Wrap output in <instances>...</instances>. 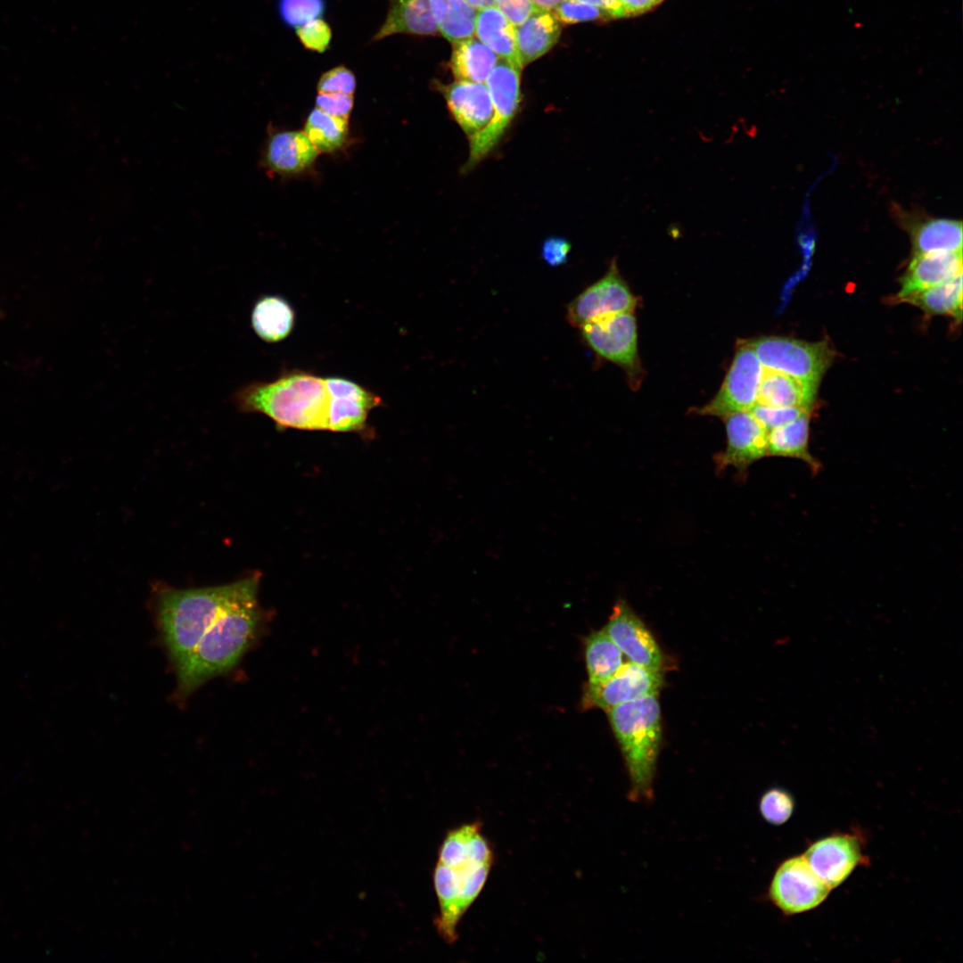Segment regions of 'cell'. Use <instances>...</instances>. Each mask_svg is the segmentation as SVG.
Returning a JSON list of instances; mask_svg holds the SVG:
<instances>
[{"label": "cell", "instance_id": "obj_1", "mask_svg": "<svg viewBox=\"0 0 963 963\" xmlns=\"http://www.w3.org/2000/svg\"><path fill=\"white\" fill-rule=\"evenodd\" d=\"M433 885L439 902L435 927L454 942L458 924L482 891L493 863V851L478 821L450 830L439 850Z\"/></svg>", "mask_w": 963, "mask_h": 963}, {"label": "cell", "instance_id": "obj_2", "mask_svg": "<svg viewBox=\"0 0 963 963\" xmlns=\"http://www.w3.org/2000/svg\"><path fill=\"white\" fill-rule=\"evenodd\" d=\"M259 577L215 619L185 665L177 671L180 698L229 671L257 641L263 627L258 601Z\"/></svg>", "mask_w": 963, "mask_h": 963}, {"label": "cell", "instance_id": "obj_3", "mask_svg": "<svg viewBox=\"0 0 963 963\" xmlns=\"http://www.w3.org/2000/svg\"><path fill=\"white\" fill-rule=\"evenodd\" d=\"M254 574L232 583L189 589L161 586L155 592L157 621L164 645L177 670L187 663L215 619L257 579Z\"/></svg>", "mask_w": 963, "mask_h": 963}, {"label": "cell", "instance_id": "obj_4", "mask_svg": "<svg viewBox=\"0 0 963 963\" xmlns=\"http://www.w3.org/2000/svg\"><path fill=\"white\" fill-rule=\"evenodd\" d=\"M243 413H259L280 428L326 430L331 393L326 378L302 371L283 373L271 382H253L232 396Z\"/></svg>", "mask_w": 963, "mask_h": 963}, {"label": "cell", "instance_id": "obj_5", "mask_svg": "<svg viewBox=\"0 0 963 963\" xmlns=\"http://www.w3.org/2000/svg\"><path fill=\"white\" fill-rule=\"evenodd\" d=\"M606 713L628 773V800L648 804L654 798V785L662 739L657 695L615 706Z\"/></svg>", "mask_w": 963, "mask_h": 963}, {"label": "cell", "instance_id": "obj_6", "mask_svg": "<svg viewBox=\"0 0 963 963\" xmlns=\"http://www.w3.org/2000/svg\"><path fill=\"white\" fill-rule=\"evenodd\" d=\"M521 71L512 62L499 58L487 78L485 84L493 113L489 124L469 139V155L464 171L474 168L494 150L516 116L522 101Z\"/></svg>", "mask_w": 963, "mask_h": 963}, {"label": "cell", "instance_id": "obj_7", "mask_svg": "<svg viewBox=\"0 0 963 963\" xmlns=\"http://www.w3.org/2000/svg\"><path fill=\"white\" fill-rule=\"evenodd\" d=\"M762 366L819 387L834 351L827 342L766 336L747 341Z\"/></svg>", "mask_w": 963, "mask_h": 963}, {"label": "cell", "instance_id": "obj_8", "mask_svg": "<svg viewBox=\"0 0 963 963\" xmlns=\"http://www.w3.org/2000/svg\"><path fill=\"white\" fill-rule=\"evenodd\" d=\"M830 892L802 854L788 857L778 865L766 898L783 915L794 916L820 906Z\"/></svg>", "mask_w": 963, "mask_h": 963}, {"label": "cell", "instance_id": "obj_9", "mask_svg": "<svg viewBox=\"0 0 963 963\" xmlns=\"http://www.w3.org/2000/svg\"><path fill=\"white\" fill-rule=\"evenodd\" d=\"M764 366L747 342L737 344L731 366L716 396L699 413L721 417L749 411L758 400Z\"/></svg>", "mask_w": 963, "mask_h": 963}, {"label": "cell", "instance_id": "obj_10", "mask_svg": "<svg viewBox=\"0 0 963 963\" xmlns=\"http://www.w3.org/2000/svg\"><path fill=\"white\" fill-rule=\"evenodd\" d=\"M587 344L600 357L623 367L630 379L639 373L637 325L632 313L597 318L580 327Z\"/></svg>", "mask_w": 963, "mask_h": 963}, {"label": "cell", "instance_id": "obj_11", "mask_svg": "<svg viewBox=\"0 0 963 963\" xmlns=\"http://www.w3.org/2000/svg\"><path fill=\"white\" fill-rule=\"evenodd\" d=\"M663 684L662 670L643 667L631 662L622 666L609 679L585 687L582 706L599 708L605 712L643 697L657 695Z\"/></svg>", "mask_w": 963, "mask_h": 963}, {"label": "cell", "instance_id": "obj_12", "mask_svg": "<svg viewBox=\"0 0 963 963\" xmlns=\"http://www.w3.org/2000/svg\"><path fill=\"white\" fill-rule=\"evenodd\" d=\"M636 306L637 299L621 278L614 259L601 279L569 303L566 317L572 325L580 328L605 316L632 313Z\"/></svg>", "mask_w": 963, "mask_h": 963}, {"label": "cell", "instance_id": "obj_13", "mask_svg": "<svg viewBox=\"0 0 963 963\" xmlns=\"http://www.w3.org/2000/svg\"><path fill=\"white\" fill-rule=\"evenodd\" d=\"M863 840L856 833H837L808 845L803 857L817 876L832 890L841 885L867 862Z\"/></svg>", "mask_w": 963, "mask_h": 963}, {"label": "cell", "instance_id": "obj_14", "mask_svg": "<svg viewBox=\"0 0 963 963\" xmlns=\"http://www.w3.org/2000/svg\"><path fill=\"white\" fill-rule=\"evenodd\" d=\"M605 632L630 662L638 665L662 670L663 656L654 636L624 600L613 608Z\"/></svg>", "mask_w": 963, "mask_h": 963}, {"label": "cell", "instance_id": "obj_15", "mask_svg": "<svg viewBox=\"0 0 963 963\" xmlns=\"http://www.w3.org/2000/svg\"><path fill=\"white\" fill-rule=\"evenodd\" d=\"M727 446L716 457L720 469L732 466L745 471L752 464L768 456V431L749 411L723 418Z\"/></svg>", "mask_w": 963, "mask_h": 963}, {"label": "cell", "instance_id": "obj_16", "mask_svg": "<svg viewBox=\"0 0 963 963\" xmlns=\"http://www.w3.org/2000/svg\"><path fill=\"white\" fill-rule=\"evenodd\" d=\"M326 382L331 393L328 431L364 430L370 411L382 404L381 398L344 378L327 377Z\"/></svg>", "mask_w": 963, "mask_h": 963}, {"label": "cell", "instance_id": "obj_17", "mask_svg": "<svg viewBox=\"0 0 963 963\" xmlns=\"http://www.w3.org/2000/svg\"><path fill=\"white\" fill-rule=\"evenodd\" d=\"M440 91L451 116L469 139L490 121L493 105L485 82L456 80L440 85Z\"/></svg>", "mask_w": 963, "mask_h": 963}, {"label": "cell", "instance_id": "obj_18", "mask_svg": "<svg viewBox=\"0 0 963 963\" xmlns=\"http://www.w3.org/2000/svg\"><path fill=\"white\" fill-rule=\"evenodd\" d=\"M962 274V251L914 253L904 275L897 300L942 284Z\"/></svg>", "mask_w": 963, "mask_h": 963}, {"label": "cell", "instance_id": "obj_19", "mask_svg": "<svg viewBox=\"0 0 963 963\" xmlns=\"http://www.w3.org/2000/svg\"><path fill=\"white\" fill-rule=\"evenodd\" d=\"M317 154V150L303 131H281L269 136L262 163L268 171L292 175L307 169L316 160Z\"/></svg>", "mask_w": 963, "mask_h": 963}, {"label": "cell", "instance_id": "obj_20", "mask_svg": "<svg viewBox=\"0 0 963 963\" xmlns=\"http://www.w3.org/2000/svg\"><path fill=\"white\" fill-rule=\"evenodd\" d=\"M439 32L430 0H389L387 16L374 40L397 34L430 36Z\"/></svg>", "mask_w": 963, "mask_h": 963}, {"label": "cell", "instance_id": "obj_21", "mask_svg": "<svg viewBox=\"0 0 963 963\" xmlns=\"http://www.w3.org/2000/svg\"><path fill=\"white\" fill-rule=\"evenodd\" d=\"M561 30V22L553 12L540 9L516 26V45L522 66L547 53L556 44Z\"/></svg>", "mask_w": 963, "mask_h": 963}, {"label": "cell", "instance_id": "obj_22", "mask_svg": "<svg viewBox=\"0 0 963 963\" xmlns=\"http://www.w3.org/2000/svg\"><path fill=\"white\" fill-rule=\"evenodd\" d=\"M817 386L764 367L757 402L772 407H799L811 412Z\"/></svg>", "mask_w": 963, "mask_h": 963}, {"label": "cell", "instance_id": "obj_23", "mask_svg": "<svg viewBox=\"0 0 963 963\" xmlns=\"http://www.w3.org/2000/svg\"><path fill=\"white\" fill-rule=\"evenodd\" d=\"M474 34L499 58L523 70L517 51L515 27L495 6L476 12Z\"/></svg>", "mask_w": 963, "mask_h": 963}, {"label": "cell", "instance_id": "obj_24", "mask_svg": "<svg viewBox=\"0 0 963 963\" xmlns=\"http://www.w3.org/2000/svg\"><path fill=\"white\" fill-rule=\"evenodd\" d=\"M499 57L477 37L453 43L449 67L457 80L485 82Z\"/></svg>", "mask_w": 963, "mask_h": 963}, {"label": "cell", "instance_id": "obj_25", "mask_svg": "<svg viewBox=\"0 0 963 963\" xmlns=\"http://www.w3.org/2000/svg\"><path fill=\"white\" fill-rule=\"evenodd\" d=\"M914 253L962 251V224L949 218H928L910 228Z\"/></svg>", "mask_w": 963, "mask_h": 963}, {"label": "cell", "instance_id": "obj_26", "mask_svg": "<svg viewBox=\"0 0 963 963\" xmlns=\"http://www.w3.org/2000/svg\"><path fill=\"white\" fill-rule=\"evenodd\" d=\"M810 414L804 413L793 422L769 431L768 456L797 458L818 471L819 464L809 450Z\"/></svg>", "mask_w": 963, "mask_h": 963}, {"label": "cell", "instance_id": "obj_27", "mask_svg": "<svg viewBox=\"0 0 963 963\" xmlns=\"http://www.w3.org/2000/svg\"><path fill=\"white\" fill-rule=\"evenodd\" d=\"M294 312L290 304L279 296L259 299L251 312V326L266 342L285 339L292 330Z\"/></svg>", "mask_w": 963, "mask_h": 963}, {"label": "cell", "instance_id": "obj_28", "mask_svg": "<svg viewBox=\"0 0 963 963\" xmlns=\"http://www.w3.org/2000/svg\"><path fill=\"white\" fill-rule=\"evenodd\" d=\"M898 301L910 303L928 315H946L961 320L962 274L936 286L905 296Z\"/></svg>", "mask_w": 963, "mask_h": 963}, {"label": "cell", "instance_id": "obj_29", "mask_svg": "<svg viewBox=\"0 0 963 963\" xmlns=\"http://www.w3.org/2000/svg\"><path fill=\"white\" fill-rule=\"evenodd\" d=\"M584 645L588 684L606 680L624 663L622 652L605 630L590 633L585 638Z\"/></svg>", "mask_w": 963, "mask_h": 963}, {"label": "cell", "instance_id": "obj_30", "mask_svg": "<svg viewBox=\"0 0 963 963\" xmlns=\"http://www.w3.org/2000/svg\"><path fill=\"white\" fill-rule=\"evenodd\" d=\"M440 33L455 43L474 35L476 10L464 0H430Z\"/></svg>", "mask_w": 963, "mask_h": 963}, {"label": "cell", "instance_id": "obj_31", "mask_svg": "<svg viewBox=\"0 0 963 963\" xmlns=\"http://www.w3.org/2000/svg\"><path fill=\"white\" fill-rule=\"evenodd\" d=\"M304 134L318 152H332L340 149L349 135V119L332 116L314 108L309 114Z\"/></svg>", "mask_w": 963, "mask_h": 963}, {"label": "cell", "instance_id": "obj_32", "mask_svg": "<svg viewBox=\"0 0 963 963\" xmlns=\"http://www.w3.org/2000/svg\"><path fill=\"white\" fill-rule=\"evenodd\" d=\"M795 808L793 794L779 786L770 787L761 795L758 810L761 819L772 825L781 826L790 819Z\"/></svg>", "mask_w": 963, "mask_h": 963}, {"label": "cell", "instance_id": "obj_33", "mask_svg": "<svg viewBox=\"0 0 963 963\" xmlns=\"http://www.w3.org/2000/svg\"><path fill=\"white\" fill-rule=\"evenodd\" d=\"M325 10V0H278L280 18L287 26L294 29L320 19Z\"/></svg>", "mask_w": 963, "mask_h": 963}, {"label": "cell", "instance_id": "obj_34", "mask_svg": "<svg viewBox=\"0 0 963 963\" xmlns=\"http://www.w3.org/2000/svg\"><path fill=\"white\" fill-rule=\"evenodd\" d=\"M552 12L561 23L566 24L613 19L600 8L575 0H564Z\"/></svg>", "mask_w": 963, "mask_h": 963}, {"label": "cell", "instance_id": "obj_35", "mask_svg": "<svg viewBox=\"0 0 963 963\" xmlns=\"http://www.w3.org/2000/svg\"><path fill=\"white\" fill-rule=\"evenodd\" d=\"M749 412L768 432L793 422L804 413H811L799 407H772L759 402Z\"/></svg>", "mask_w": 963, "mask_h": 963}, {"label": "cell", "instance_id": "obj_36", "mask_svg": "<svg viewBox=\"0 0 963 963\" xmlns=\"http://www.w3.org/2000/svg\"><path fill=\"white\" fill-rule=\"evenodd\" d=\"M356 78L353 72L344 66H338L329 70L320 77L317 88L318 93L352 95L356 90Z\"/></svg>", "mask_w": 963, "mask_h": 963}, {"label": "cell", "instance_id": "obj_37", "mask_svg": "<svg viewBox=\"0 0 963 963\" xmlns=\"http://www.w3.org/2000/svg\"><path fill=\"white\" fill-rule=\"evenodd\" d=\"M296 29L300 43L307 49L321 53L328 48L332 32L328 24L321 18L309 21Z\"/></svg>", "mask_w": 963, "mask_h": 963}, {"label": "cell", "instance_id": "obj_38", "mask_svg": "<svg viewBox=\"0 0 963 963\" xmlns=\"http://www.w3.org/2000/svg\"><path fill=\"white\" fill-rule=\"evenodd\" d=\"M354 104L353 96L342 94L318 93L316 108L334 117L349 119Z\"/></svg>", "mask_w": 963, "mask_h": 963}, {"label": "cell", "instance_id": "obj_39", "mask_svg": "<svg viewBox=\"0 0 963 963\" xmlns=\"http://www.w3.org/2000/svg\"><path fill=\"white\" fill-rule=\"evenodd\" d=\"M495 7L514 26L523 23L538 8L530 0H494Z\"/></svg>", "mask_w": 963, "mask_h": 963}, {"label": "cell", "instance_id": "obj_40", "mask_svg": "<svg viewBox=\"0 0 963 963\" xmlns=\"http://www.w3.org/2000/svg\"><path fill=\"white\" fill-rule=\"evenodd\" d=\"M571 251V244L562 237H548L541 249L543 259L550 266L556 267L566 262Z\"/></svg>", "mask_w": 963, "mask_h": 963}, {"label": "cell", "instance_id": "obj_41", "mask_svg": "<svg viewBox=\"0 0 963 963\" xmlns=\"http://www.w3.org/2000/svg\"><path fill=\"white\" fill-rule=\"evenodd\" d=\"M623 17L646 13L656 7L663 0H618Z\"/></svg>", "mask_w": 963, "mask_h": 963}, {"label": "cell", "instance_id": "obj_42", "mask_svg": "<svg viewBox=\"0 0 963 963\" xmlns=\"http://www.w3.org/2000/svg\"><path fill=\"white\" fill-rule=\"evenodd\" d=\"M585 3L606 12L613 19L622 18L623 13L618 0H575Z\"/></svg>", "mask_w": 963, "mask_h": 963}, {"label": "cell", "instance_id": "obj_43", "mask_svg": "<svg viewBox=\"0 0 963 963\" xmlns=\"http://www.w3.org/2000/svg\"><path fill=\"white\" fill-rule=\"evenodd\" d=\"M536 8L552 12L564 0H530Z\"/></svg>", "mask_w": 963, "mask_h": 963}, {"label": "cell", "instance_id": "obj_44", "mask_svg": "<svg viewBox=\"0 0 963 963\" xmlns=\"http://www.w3.org/2000/svg\"><path fill=\"white\" fill-rule=\"evenodd\" d=\"M475 10L495 6L494 0H464Z\"/></svg>", "mask_w": 963, "mask_h": 963}]
</instances>
